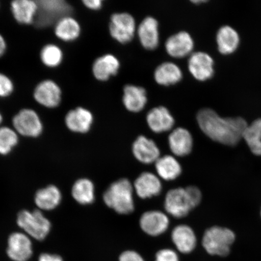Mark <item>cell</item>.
Instances as JSON below:
<instances>
[{
    "label": "cell",
    "instance_id": "1",
    "mask_svg": "<svg viewBox=\"0 0 261 261\" xmlns=\"http://www.w3.org/2000/svg\"><path fill=\"white\" fill-rule=\"evenodd\" d=\"M199 126L208 138L226 146H234L243 139L249 124L241 117H222L210 109L199 111L197 116Z\"/></svg>",
    "mask_w": 261,
    "mask_h": 261
},
{
    "label": "cell",
    "instance_id": "2",
    "mask_svg": "<svg viewBox=\"0 0 261 261\" xmlns=\"http://www.w3.org/2000/svg\"><path fill=\"white\" fill-rule=\"evenodd\" d=\"M134 187L126 178L120 179L111 184L103 195L104 203L117 214L128 215L135 210Z\"/></svg>",
    "mask_w": 261,
    "mask_h": 261
},
{
    "label": "cell",
    "instance_id": "3",
    "mask_svg": "<svg viewBox=\"0 0 261 261\" xmlns=\"http://www.w3.org/2000/svg\"><path fill=\"white\" fill-rule=\"evenodd\" d=\"M16 223L23 232L37 241L45 240L51 228L50 221L40 210L19 212Z\"/></svg>",
    "mask_w": 261,
    "mask_h": 261
},
{
    "label": "cell",
    "instance_id": "4",
    "mask_svg": "<svg viewBox=\"0 0 261 261\" xmlns=\"http://www.w3.org/2000/svg\"><path fill=\"white\" fill-rule=\"evenodd\" d=\"M236 240V234L229 228L214 226L208 228L203 236L202 244L211 255L226 256Z\"/></svg>",
    "mask_w": 261,
    "mask_h": 261
},
{
    "label": "cell",
    "instance_id": "5",
    "mask_svg": "<svg viewBox=\"0 0 261 261\" xmlns=\"http://www.w3.org/2000/svg\"><path fill=\"white\" fill-rule=\"evenodd\" d=\"M38 10L34 23L38 28L53 24L65 16H69L72 8L64 0H40L37 1Z\"/></svg>",
    "mask_w": 261,
    "mask_h": 261
},
{
    "label": "cell",
    "instance_id": "6",
    "mask_svg": "<svg viewBox=\"0 0 261 261\" xmlns=\"http://www.w3.org/2000/svg\"><path fill=\"white\" fill-rule=\"evenodd\" d=\"M15 132L28 138H37L43 130V125L35 111L25 109L19 111L12 120Z\"/></svg>",
    "mask_w": 261,
    "mask_h": 261
},
{
    "label": "cell",
    "instance_id": "7",
    "mask_svg": "<svg viewBox=\"0 0 261 261\" xmlns=\"http://www.w3.org/2000/svg\"><path fill=\"white\" fill-rule=\"evenodd\" d=\"M136 21L128 13H116L111 17L109 30L111 36L121 44L133 40L136 32Z\"/></svg>",
    "mask_w": 261,
    "mask_h": 261
},
{
    "label": "cell",
    "instance_id": "8",
    "mask_svg": "<svg viewBox=\"0 0 261 261\" xmlns=\"http://www.w3.org/2000/svg\"><path fill=\"white\" fill-rule=\"evenodd\" d=\"M164 205L166 212L176 218L187 217L193 210L185 188H182L169 191L166 195Z\"/></svg>",
    "mask_w": 261,
    "mask_h": 261
},
{
    "label": "cell",
    "instance_id": "9",
    "mask_svg": "<svg viewBox=\"0 0 261 261\" xmlns=\"http://www.w3.org/2000/svg\"><path fill=\"white\" fill-rule=\"evenodd\" d=\"M31 238L24 232H16L10 234L8 240L6 253L13 261H28L33 254Z\"/></svg>",
    "mask_w": 261,
    "mask_h": 261
},
{
    "label": "cell",
    "instance_id": "10",
    "mask_svg": "<svg viewBox=\"0 0 261 261\" xmlns=\"http://www.w3.org/2000/svg\"><path fill=\"white\" fill-rule=\"evenodd\" d=\"M34 96L42 106L54 109L61 102L62 91L60 86L54 81L44 80L36 87Z\"/></svg>",
    "mask_w": 261,
    "mask_h": 261
},
{
    "label": "cell",
    "instance_id": "11",
    "mask_svg": "<svg viewBox=\"0 0 261 261\" xmlns=\"http://www.w3.org/2000/svg\"><path fill=\"white\" fill-rule=\"evenodd\" d=\"M214 62L210 55L197 51L192 54L188 60V68L195 79L205 81L213 76Z\"/></svg>",
    "mask_w": 261,
    "mask_h": 261
},
{
    "label": "cell",
    "instance_id": "12",
    "mask_svg": "<svg viewBox=\"0 0 261 261\" xmlns=\"http://www.w3.org/2000/svg\"><path fill=\"white\" fill-rule=\"evenodd\" d=\"M169 220L167 215L159 211L145 212L140 219V226L150 236H161L167 230Z\"/></svg>",
    "mask_w": 261,
    "mask_h": 261
},
{
    "label": "cell",
    "instance_id": "13",
    "mask_svg": "<svg viewBox=\"0 0 261 261\" xmlns=\"http://www.w3.org/2000/svg\"><path fill=\"white\" fill-rule=\"evenodd\" d=\"M194 47V42L190 34L181 31L173 35L166 41V50L169 55L182 58L190 55Z\"/></svg>",
    "mask_w": 261,
    "mask_h": 261
},
{
    "label": "cell",
    "instance_id": "14",
    "mask_svg": "<svg viewBox=\"0 0 261 261\" xmlns=\"http://www.w3.org/2000/svg\"><path fill=\"white\" fill-rule=\"evenodd\" d=\"M135 158L143 164L155 163L161 156V151L152 140L140 136L133 145Z\"/></svg>",
    "mask_w": 261,
    "mask_h": 261
},
{
    "label": "cell",
    "instance_id": "15",
    "mask_svg": "<svg viewBox=\"0 0 261 261\" xmlns=\"http://www.w3.org/2000/svg\"><path fill=\"white\" fill-rule=\"evenodd\" d=\"M93 122V116L89 110L77 107L70 110L65 118L67 128L76 133H87L91 129Z\"/></svg>",
    "mask_w": 261,
    "mask_h": 261
},
{
    "label": "cell",
    "instance_id": "16",
    "mask_svg": "<svg viewBox=\"0 0 261 261\" xmlns=\"http://www.w3.org/2000/svg\"><path fill=\"white\" fill-rule=\"evenodd\" d=\"M146 121L149 128L155 133L169 132L174 126L175 120L165 107L154 108L147 114Z\"/></svg>",
    "mask_w": 261,
    "mask_h": 261
},
{
    "label": "cell",
    "instance_id": "17",
    "mask_svg": "<svg viewBox=\"0 0 261 261\" xmlns=\"http://www.w3.org/2000/svg\"><path fill=\"white\" fill-rule=\"evenodd\" d=\"M137 195L140 198L146 199L161 194L162 185L159 178L153 173L145 172L140 174L133 185Z\"/></svg>",
    "mask_w": 261,
    "mask_h": 261
},
{
    "label": "cell",
    "instance_id": "18",
    "mask_svg": "<svg viewBox=\"0 0 261 261\" xmlns=\"http://www.w3.org/2000/svg\"><path fill=\"white\" fill-rule=\"evenodd\" d=\"M168 142L173 154L178 156L189 155L193 148V138L191 133L181 127L172 130L169 136Z\"/></svg>",
    "mask_w": 261,
    "mask_h": 261
},
{
    "label": "cell",
    "instance_id": "19",
    "mask_svg": "<svg viewBox=\"0 0 261 261\" xmlns=\"http://www.w3.org/2000/svg\"><path fill=\"white\" fill-rule=\"evenodd\" d=\"M138 35L143 47L154 50L159 44L158 21L152 16L145 18L139 25Z\"/></svg>",
    "mask_w": 261,
    "mask_h": 261
},
{
    "label": "cell",
    "instance_id": "20",
    "mask_svg": "<svg viewBox=\"0 0 261 261\" xmlns=\"http://www.w3.org/2000/svg\"><path fill=\"white\" fill-rule=\"evenodd\" d=\"M11 6L12 15L18 23H34L38 10L37 1L15 0L11 3Z\"/></svg>",
    "mask_w": 261,
    "mask_h": 261
},
{
    "label": "cell",
    "instance_id": "21",
    "mask_svg": "<svg viewBox=\"0 0 261 261\" xmlns=\"http://www.w3.org/2000/svg\"><path fill=\"white\" fill-rule=\"evenodd\" d=\"M62 198L60 189L56 186L49 185L36 192L34 200L39 210L50 211L60 204Z\"/></svg>",
    "mask_w": 261,
    "mask_h": 261
},
{
    "label": "cell",
    "instance_id": "22",
    "mask_svg": "<svg viewBox=\"0 0 261 261\" xmlns=\"http://www.w3.org/2000/svg\"><path fill=\"white\" fill-rule=\"evenodd\" d=\"M119 68L118 59L113 55L107 54L96 59L94 62L92 71L96 79L106 81L118 73Z\"/></svg>",
    "mask_w": 261,
    "mask_h": 261
},
{
    "label": "cell",
    "instance_id": "23",
    "mask_svg": "<svg viewBox=\"0 0 261 261\" xmlns=\"http://www.w3.org/2000/svg\"><path fill=\"white\" fill-rule=\"evenodd\" d=\"M172 240L179 252L189 253L194 250L197 238L193 230L187 225L176 226L172 231Z\"/></svg>",
    "mask_w": 261,
    "mask_h": 261
},
{
    "label": "cell",
    "instance_id": "24",
    "mask_svg": "<svg viewBox=\"0 0 261 261\" xmlns=\"http://www.w3.org/2000/svg\"><path fill=\"white\" fill-rule=\"evenodd\" d=\"M123 103L130 112H141L147 103L145 89L134 85H126L123 89Z\"/></svg>",
    "mask_w": 261,
    "mask_h": 261
},
{
    "label": "cell",
    "instance_id": "25",
    "mask_svg": "<svg viewBox=\"0 0 261 261\" xmlns=\"http://www.w3.org/2000/svg\"><path fill=\"white\" fill-rule=\"evenodd\" d=\"M216 40L218 50L223 55L233 54L240 44L239 35L229 25H224L218 30Z\"/></svg>",
    "mask_w": 261,
    "mask_h": 261
},
{
    "label": "cell",
    "instance_id": "26",
    "mask_svg": "<svg viewBox=\"0 0 261 261\" xmlns=\"http://www.w3.org/2000/svg\"><path fill=\"white\" fill-rule=\"evenodd\" d=\"M182 77V71L177 65L167 62L156 67L154 72L156 83L168 86L179 83Z\"/></svg>",
    "mask_w": 261,
    "mask_h": 261
},
{
    "label": "cell",
    "instance_id": "27",
    "mask_svg": "<svg viewBox=\"0 0 261 261\" xmlns=\"http://www.w3.org/2000/svg\"><path fill=\"white\" fill-rule=\"evenodd\" d=\"M155 165L159 177L166 181L174 180L180 175L182 171L180 164L172 155L160 156Z\"/></svg>",
    "mask_w": 261,
    "mask_h": 261
},
{
    "label": "cell",
    "instance_id": "28",
    "mask_svg": "<svg viewBox=\"0 0 261 261\" xmlns=\"http://www.w3.org/2000/svg\"><path fill=\"white\" fill-rule=\"evenodd\" d=\"M55 33L62 41H73L80 37L81 26L79 22L71 16H65L55 24Z\"/></svg>",
    "mask_w": 261,
    "mask_h": 261
},
{
    "label": "cell",
    "instance_id": "29",
    "mask_svg": "<svg viewBox=\"0 0 261 261\" xmlns=\"http://www.w3.org/2000/svg\"><path fill=\"white\" fill-rule=\"evenodd\" d=\"M71 195L75 201L82 205L93 203L95 199V188L89 178H80L74 182L71 189Z\"/></svg>",
    "mask_w": 261,
    "mask_h": 261
},
{
    "label": "cell",
    "instance_id": "30",
    "mask_svg": "<svg viewBox=\"0 0 261 261\" xmlns=\"http://www.w3.org/2000/svg\"><path fill=\"white\" fill-rule=\"evenodd\" d=\"M243 139L253 154L261 156V118L254 120L248 125Z\"/></svg>",
    "mask_w": 261,
    "mask_h": 261
},
{
    "label": "cell",
    "instance_id": "31",
    "mask_svg": "<svg viewBox=\"0 0 261 261\" xmlns=\"http://www.w3.org/2000/svg\"><path fill=\"white\" fill-rule=\"evenodd\" d=\"M18 134L8 126L0 127V155H6L11 152L18 145Z\"/></svg>",
    "mask_w": 261,
    "mask_h": 261
},
{
    "label": "cell",
    "instance_id": "32",
    "mask_svg": "<svg viewBox=\"0 0 261 261\" xmlns=\"http://www.w3.org/2000/svg\"><path fill=\"white\" fill-rule=\"evenodd\" d=\"M40 58L45 66L55 68L59 66L63 60L61 49L55 44H47L42 48Z\"/></svg>",
    "mask_w": 261,
    "mask_h": 261
},
{
    "label": "cell",
    "instance_id": "33",
    "mask_svg": "<svg viewBox=\"0 0 261 261\" xmlns=\"http://www.w3.org/2000/svg\"><path fill=\"white\" fill-rule=\"evenodd\" d=\"M14 86L12 81L6 75L0 73V97H8L14 91Z\"/></svg>",
    "mask_w": 261,
    "mask_h": 261
},
{
    "label": "cell",
    "instance_id": "34",
    "mask_svg": "<svg viewBox=\"0 0 261 261\" xmlns=\"http://www.w3.org/2000/svg\"><path fill=\"white\" fill-rule=\"evenodd\" d=\"M185 190L193 208L200 204L202 200V194L200 189L195 186H190L186 188Z\"/></svg>",
    "mask_w": 261,
    "mask_h": 261
},
{
    "label": "cell",
    "instance_id": "35",
    "mask_svg": "<svg viewBox=\"0 0 261 261\" xmlns=\"http://www.w3.org/2000/svg\"><path fill=\"white\" fill-rule=\"evenodd\" d=\"M155 261H179V259L174 250L163 249L156 254Z\"/></svg>",
    "mask_w": 261,
    "mask_h": 261
},
{
    "label": "cell",
    "instance_id": "36",
    "mask_svg": "<svg viewBox=\"0 0 261 261\" xmlns=\"http://www.w3.org/2000/svg\"><path fill=\"white\" fill-rule=\"evenodd\" d=\"M119 261H144L142 257L135 251H126L122 253Z\"/></svg>",
    "mask_w": 261,
    "mask_h": 261
},
{
    "label": "cell",
    "instance_id": "37",
    "mask_svg": "<svg viewBox=\"0 0 261 261\" xmlns=\"http://www.w3.org/2000/svg\"><path fill=\"white\" fill-rule=\"evenodd\" d=\"M83 3L87 8L94 11L100 9L103 5L102 0H84Z\"/></svg>",
    "mask_w": 261,
    "mask_h": 261
},
{
    "label": "cell",
    "instance_id": "38",
    "mask_svg": "<svg viewBox=\"0 0 261 261\" xmlns=\"http://www.w3.org/2000/svg\"><path fill=\"white\" fill-rule=\"evenodd\" d=\"M38 261H64V260L58 254L44 253L39 256Z\"/></svg>",
    "mask_w": 261,
    "mask_h": 261
},
{
    "label": "cell",
    "instance_id": "39",
    "mask_svg": "<svg viewBox=\"0 0 261 261\" xmlns=\"http://www.w3.org/2000/svg\"><path fill=\"white\" fill-rule=\"evenodd\" d=\"M6 50V42L5 38L0 34V58L5 54Z\"/></svg>",
    "mask_w": 261,
    "mask_h": 261
},
{
    "label": "cell",
    "instance_id": "40",
    "mask_svg": "<svg viewBox=\"0 0 261 261\" xmlns=\"http://www.w3.org/2000/svg\"><path fill=\"white\" fill-rule=\"evenodd\" d=\"M192 3H195V4H200V3H203L206 2V1H203V0H197V1H192Z\"/></svg>",
    "mask_w": 261,
    "mask_h": 261
},
{
    "label": "cell",
    "instance_id": "41",
    "mask_svg": "<svg viewBox=\"0 0 261 261\" xmlns=\"http://www.w3.org/2000/svg\"><path fill=\"white\" fill-rule=\"evenodd\" d=\"M2 122H3V116L2 115V114L0 113V125H1Z\"/></svg>",
    "mask_w": 261,
    "mask_h": 261
},
{
    "label": "cell",
    "instance_id": "42",
    "mask_svg": "<svg viewBox=\"0 0 261 261\" xmlns=\"http://www.w3.org/2000/svg\"><path fill=\"white\" fill-rule=\"evenodd\" d=\"M260 215H261V211H260Z\"/></svg>",
    "mask_w": 261,
    "mask_h": 261
}]
</instances>
